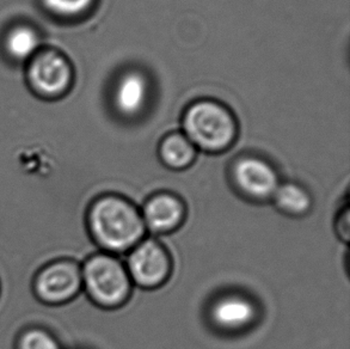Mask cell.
<instances>
[{"instance_id": "10", "label": "cell", "mask_w": 350, "mask_h": 349, "mask_svg": "<svg viewBox=\"0 0 350 349\" xmlns=\"http://www.w3.org/2000/svg\"><path fill=\"white\" fill-rule=\"evenodd\" d=\"M148 81L139 71L123 73L115 89V105L123 116L133 118L142 113L148 99Z\"/></svg>"}, {"instance_id": "2", "label": "cell", "mask_w": 350, "mask_h": 349, "mask_svg": "<svg viewBox=\"0 0 350 349\" xmlns=\"http://www.w3.org/2000/svg\"><path fill=\"white\" fill-rule=\"evenodd\" d=\"M185 137L209 153H220L231 147L237 137L233 114L213 99H200L187 109L183 118Z\"/></svg>"}, {"instance_id": "13", "label": "cell", "mask_w": 350, "mask_h": 349, "mask_svg": "<svg viewBox=\"0 0 350 349\" xmlns=\"http://www.w3.org/2000/svg\"><path fill=\"white\" fill-rule=\"evenodd\" d=\"M40 41L33 29L17 27L6 38V49L11 57L17 60H25L36 52Z\"/></svg>"}, {"instance_id": "1", "label": "cell", "mask_w": 350, "mask_h": 349, "mask_svg": "<svg viewBox=\"0 0 350 349\" xmlns=\"http://www.w3.org/2000/svg\"><path fill=\"white\" fill-rule=\"evenodd\" d=\"M89 227L94 240L109 254L132 250L144 241L147 231L142 212L118 195L96 200L89 212Z\"/></svg>"}, {"instance_id": "3", "label": "cell", "mask_w": 350, "mask_h": 349, "mask_svg": "<svg viewBox=\"0 0 350 349\" xmlns=\"http://www.w3.org/2000/svg\"><path fill=\"white\" fill-rule=\"evenodd\" d=\"M81 280L89 297L105 309L122 307L132 293L126 266L111 254L92 256L81 270Z\"/></svg>"}, {"instance_id": "9", "label": "cell", "mask_w": 350, "mask_h": 349, "mask_svg": "<svg viewBox=\"0 0 350 349\" xmlns=\"http://www.w3.org/2000/svg\"><path fill=\"white\" fill-rule=\"evenodd\" d=\"M258 311L255 302L241 294H226L211 307V318L224 331H241L255 323Z\"/></svg>"}, {"instance_id": "6", "label": "cell", "mask_w": 350, "mask_h": 349, "mask_svg": "<svg viewBox=\"0 0 350 349\" xmlns=\"http://www.w3.org/2000/svg\"><path fill=\"white\" fill-rule=\"evenodd\" d=\"M81 285V270L78 264L62 261L51 264L38 275L36 293L43 302L62 304L76 297Z\"/></svg>"}, {"instance_id": "5", "label": "cell", "mask_w": 350, "mask_h": 349, "mask_svg": "<svg viewBox=\"0 0 350 349\" xmlns=\"http://www.w3.org/2000/svg\"><path fill=\"white\" fill-rule=\"evenodd\" d=\"M232 179L243 195L258 201L273 198L280 185L276 170L260 157L239 158L233 164Z\"/></svg>"}, {"instance_id": "14", "label": "cell", "mask_w": 350, "mask_h": 349, "mask_svg": "<svg viewBox=\"0 0 350 349\" xmlns=\"http://www.w3.org/2000/svg\"><path fill=\"white\" fill-rule=\"evenodd\" d=\"M94 0H44V5L52 12L62 16H77L90 9Z\"/></svg>"}, {"instance_id": "16", "label": "cell", "mask_w": 350, "mask_h": 349, "mask_svg": "<svg viewBox=\"0 0 350 349\" xmlns=\"http://www.w3.org/2000/svg\"><path fill=\"white\" fill-rule=\"evenodd\" d=\"M349 207L343 209V212L340 214L337 219L336 229L338 236L341 237L343 241L347 242L349 240L350 222H349Z\"/></svg>"}, {"instance_id": "8", "label": "cell", "mask_w": 350, "mask_h": 349, "mask_svg": "<svg viewBox=\"0 0 350 349\" xmlns=\"http://www.w3.org/2000/svg\"><path fill=\"white\" fill-rule=\"evenodd\" d=\"M185 213V205L178 196L170 193H159L147 200L142 216L146 230L157 235H165L182 225Z\"/></svg>"}, {"instance_id": "15", "label": "cell", "mask_w": 350, "mask_h": 349, "mask_svg": "<svg viewBox=\"0 0 350 349\" xmlns=\"http://www.w3.org/2000/svg\"><path fill=\"white\" fill-rule=\"evenodd\" d=\"M19 349H60L54 337L38 329L29 331L19 341Z\"/></svg>"}, {"instance_id": "11", "label": "cell", "mask_w": 350, "mask_h": 349, "mask_svg": "<svg viewBox=\"0 0 350 349\" xmlns=\"http://www.w3.org/2000/svg\"><path fill=\"white\" fill-rule=\"evenodd\" d=\"M159 157L172 170H185L194 163L196 147L183 133H170L161 140Z\"/></svg>"}, {"instance_id": "12", "label": "cell", "mask_w": 350, "mask_h": 349, "mask_svg": "<svg viewBox=\"0 0 350 349\" xmlns=\"http://www.w3.org/2000/svg\"><path fill=\"white\" fill-rule=\"evenodd\" d=\"M273 198L281 212L292 217H303L312 207L311 195L300 184H280Z\"/></svg>"}, {"instance_id": "4", "label": "cell", "mask_w": 350, "mask_h": 349, "mask_svg": "<svg viewBox=\"0 0 350 349\" xmlns=\"http://www.w3.org/2000/svg\"><path fill=\"white\" fill-rule=\"evenodd\" d=\"M128 274L132 283L146 289L163 286L169 280L172 262L169 253L156 240H144L128 257Z\"/></svg>"}, {"instance_id": "7", "label": "cell", "mask_w": 350, "mask_h": 349, "mask_svg": "<svg viewBox=\"0 0 350 349\" xmlns=\"http://www.w3.org/2000/svg\"><path fill=\"white\" fill-rule=\"evenodd\" d=\"M29 78L33 88L41 94H62L71 83V66L57 53H41L30 66Z\"/></svg>"}]
</instances>
